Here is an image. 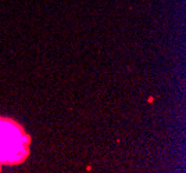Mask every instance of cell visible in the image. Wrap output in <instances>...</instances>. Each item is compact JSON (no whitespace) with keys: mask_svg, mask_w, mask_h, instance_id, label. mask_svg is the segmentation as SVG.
<instances>
[{"mask_svg":"<svg viewBox=\"0 0 186 173\" xmlns=\"http://www.w3.org/2000/svg\"><path fill=\"white\" fill-rule=\"evenodd\" d=\"M27 154V141L17 125L0 121V162H20Z\"/></svg>","mask_w":186,"mask_h":173,"instance_id":"6da1fadb","label":"cell"}]
</instances>
